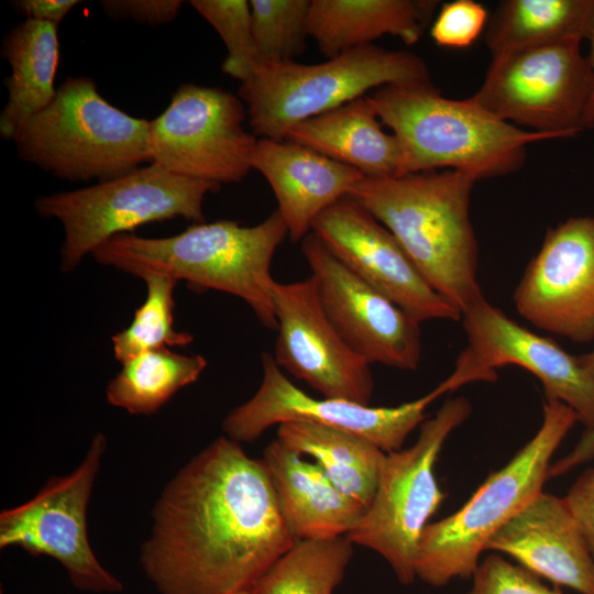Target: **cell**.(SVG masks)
I'll list each match as a JSON object with an SVG mask.
<instances>
[{
	"label": "cell",
	"mask_w": 594,
	"mask_h": 594,
	"mask_svg": "<svg viewBox=\"0 0 594 594\" xmlns=\"http://www.w3.org/2000/svg\"><path fill=\"white\" fill-rule=\"evenodd\" d=\"M140 563L158 594L251 588L296 541L262 459L221 437L166 484Z\"/></svg>",
	"instance_id": "1"
},
{
	"label": "cell",
	"mask_w": 594,
	"mask_h": 594,
	"mask_svg": "<svg viewBox=\"0 0 594 594\" xmlns=\"http://www.w3.org/2000/svg\"><path fill=\"white\" fill-rule=\"evenodd\" d=\"M476 180L448 169L363 177L349 196L396 238L428 284L461 315L485 297L470 218Z\"/></svg>",
	"instance_id": "2"
},
{
	"label": "cell",
	"mask_w": 594,
	"mask_h": 594,
	"mask_svg": "<svg viewBox=\"0 0 594 594\" xmlns=\"http://www.w3.org/2000/svg\"><path fill=\"white\" fill-rule=\"evenodd\" d=\"M288 235L277 210L245 227L231 220L198 222L167 238L116 235L91 255L97 263L135 277L167 275L202 293L218 290L242 299L258 321L277 329L271 273L278 246Z\"/></svg>",
	"instance_id": "3"
},
{
	"label": "cell",
	"mask_w": 594,
	"mask_h": 594,
	"mask_svg": "<svg viewBox=\"0 0 594 594\" xmlns=\"http://www.w3.org/2000/svg\"><path fill=\"white\" fill-rule=\"evenodd\" d=\"M369 98L399 143V175L448 168L476 182L504 176L521 168L529 144L559 139L499 120L469 98H446L431 80L386 85Z\"/></svg>",
	"instance_id": "4"
},
{
	"label": "cell",
	"mask_w": 594,
	"mask_h": 594,
	"mask_svg": "<svg viewBox=\"0 0 594 594\" xmlns=\"http://www.w3.org/2000/svg\"><path fill=\"white\" fill-rule=\"evenodd\" d=\"M576 421L569 406L546 399L542 424L530 441L491 473L461 508L426 526L415 560L416 578L432 586L472 578L491 537L542 492L551 458Z\"/></svg>",
	"instance_id": "5"
},
{
	"label": "cell",
	"mask_w": 594,
	"mask_h": 594,
	"mask_svg": "<svg viewBox=\"0 0 594 594\" xmlns=\"http://www.w3.org/2000/svg\"><path fill=\"white\" fill-rule=\"evenodd\" d=\"M150 121L111 105L96 82L68 77L15 132L18 156L69 182H107L152 163Z\"/></svg>",
	"instance_id": "6"
},
{
	"label": "cell",
	"mask_w": 594,
	"mask_h": 594,
	"mask_svg": "<svg viewBox=\"0 0 594 594\" xmlns=\"http://www.w3.org/2000/svg\"><path fill=\"white\" fill-rule=\"evenodd\" d=\"M430 80L427 64L417 54L370 44L319 64H263L241 82L239 97L246 103L253 134L283 141L293 125L371 89Z\"/></svg>",
	"instance_id": "7"
},
{
	"label": "cell",
	"mask_w": 594,
	"mask_h": 594,
	"mask_svg": "<svg viewBox=\"0 0 594 594\" xmlns=\"http://www.w3.org/2000/svg\"><path fill=\"white\" fill-rule=\"evenodd\" d=\"M220 187L150 163L89 187L41 196L35 210L61 222V268L68 273L111 238L141 226L177 217L204 222V200Z\"/></svg>",
	"instance_id": "8"
},
{
	"label": "cell",
	"mask_w": 594,
	"mask_h": 594,
	"mask_svg": "<svg viewBox=\"0 0 594 594\" xmlns=\"http://www.w3.org/2000/svg\"><path fill=\"white\" fill-rule=\"evenodd\" d=\"M471 410L464 397L448 399L433 417L424 420L410 448L386 453L372 504L346 535L353 544L382 556L404 585L416 579L421 534L444 498L435 477L436 461L450 433Z\"/></svg>",
	"instance_id": "9"
},
{
	"label": "cell",
	"mask_w": 594,
	"mask_h": 594,
	"mask_svg": "<svg viewBox=\"0 0 594 594\" xmlns=\"http://www.w3.org/2000/svg\"><path fill=\"white\" fill-rule=\"evenodd\" d=\"M581 40L526 48L492 58L469 99L499 120L559 139L585 130L594 74Z\"/></svg>",
	"instance_id": "10"
},
{
	"label": "cell",
	"mask_w": 594,
	"mask_h": 594,
	"mask_svg": "<svg viewBox=\"0 0 594 594\" xmlns=\"http://www.w3.org/2000/svg\"><path fill=\"white\" fill-rule=\"evenodd\" d=\"M107 449L97 433L80 464L52 476L28 502L0 514V548L19 547L31 556L55 559L79 591L117 594L122 582L95 556L87 532V507Z\"/></svg>",
	"instance_id": "11"
},
{
	"label": "cell",
	"mask_w": 594,
	"mask_h": 594,
	"mask_svg": "<svg viewBox=\"0 0 594 594\" xmlns=\"http://www.w3.org/2000/svg\"><path fill=\"white\" fill-rule=\"evenodd\" d=\"M263 377L255 394L222 421L226 437L253 442L268 428L289 421L323 425L363 437L385 453L403 449L408 435L424 422L427 407L465 385L455 372L425 396L395 407H371L343 398H314L298 388L275 363L262 355Z\"/></svg>",
	"instance_id": "12"
},
{
	"label": "cell",
	"mask_w": 594,
	"mask_h": 594,
	"mask_svg": "<svg viewBox=\"0 0 594 594\" xmlns=\"http://www.w3.org/2000/svg\"><path fill=\"white\" fill-rule=\"evenodd\" d=\"M242 99L220 88L182 85L150 121L152 163L196 180L240 183L252 169L257 142L243 123Z\"/></svg>",
	"instance_id": "13"
},
{
	"label": "cell",
	"mask_w": 594,
	"mask_h": 594,
	"mask_svg": "<svg viewBox=\"0 0 594 594\" xmlns=\"http://www.w3.org/2000/svg\"><path fill=\"white\" fill-rule=\"evenodd\" d=\"M468 345L455 366L475 382H493L497 367L520 366L542 384L546 399L569 406L586 430H594V373L580 355L535 333L485 298L462 314Z\"/></svg>",
	"instance_id": "14"
},
{
	"label": "cell",
	"mask_w": 594,
	"mask_h": 594,
	"mask_svg": "<svg viewBox=\"0 0 594 594\" xmlns=\"http://www.w3.org/2000/svg\"><path fill=\"white\" fill-rule=\"evenodd\" d=\"M301 252L320 305L344 342L367 363L413 371L422 355L420 322L370 286L310 232Z\"/></svg>",
	"instance_id": "15"
},
{
	"label": "cell",
	"mask_w": 594,
	"mask_h": 594,
	"mask_svg": "<svg viewBox=\"0 0 594 594\" xmlns=\"http://www.w3.org/2000/svg\"><path fill=\"white\" fill-rule=\"evenodd\" d=\"M517 312L576 343L594 340V217L550 228L514 292Z\"/></svg>",
	"instance_id": "16"
},
{
	"label": "cell",
	"mask_w": 594,
	"mask_h": 594,
	"mask_svg": "<svg viewBox=\"0 0 594 594\" xmlns=\"http://www.w3.org/2000/svg\"><path fill=\"white\" fill-rule=\"evenodd\" d=\"M311 232L350 271L420 323L461 320V312L428 284L391 231L352 197L324 209Z\"/></svg>",
	"instance_id": "17"
},
{
	"label": "cell",
	"mask_w": 594,
	"mask_h": 594,
	"mask_svg": "<svg viewBox=\"0 0 594 594\" xmlns=\"http://www.w3.org/2000/svg\"><path fill=\"white\" fill-rule=\"evenodd\" d=\"M273 299L275 363L323 397L369 405L374 388L371 364L344 342L327 318L312 276L276 282Z\"/></svg>",
	"instance_id": "18"
},
{
	"label": "cell",
	"mask_w": 594,
	"mask_h": 594,
	"mask_svg": "<svg viewBox=\"0 0 594 594\" xmlns=\"http://www.w3.org/2000/svg\"><path fill=\"white\" fill-rule=\"evenodd\" d=\"M537 576L594 594V558L565 498L540 492L488 540Z\"/></svg>",
	"instance_id": "19"
},
{
	"label": "cell",
	"mask_w": 594,
	"mask_h": 594,
	"mask_svg": "<svg viewBox=\"0 0 594 594\" xmlns=\"http://www.w3.org/2000/svg\"><path fill=\"white\" fill-rule=\"evenodd\" d=\"M252 169L270 184L293 242L302 241L315 219L364 177L305 145L266 138L257 139Z\"/></svg>",
	"instance_id": "20"
},
{
	"label": "cell",
	"mask_w": 594,
	"mask_h": 594,
	"mask_svg": "<svg viewBox=\"0 0 594 594\" xmlns=\"http://www.w3.org/2000/svg\"><path fill=\"white\" fill-rule=\"evenodd\" d=\"M301 457L276 438L262 458L290 532L296 540L346 536L366 508Z\"/></svg>",
	"instance_id": "21"
},
{
	"label": "cell",
	"mask_w": 594,
	"mask_h": 594,
	"mask_svg": "<svg viewBox=\"0 0 594 594\" xmlns=\"http://www.w3.org/2000/svg\"><path fill=\"white\" fill-rule=\"evenodd\" d=\"M284 140L351 166L364 177H393L400 172L399 143L382 129L369 96L293 125Z\"/></svg>",
	"instance_id": "22"
},
{
	"label": "cell",
	"mask_w": 594,
	"mask_h": 594,
	"mask_svg": "<svg viewBox=\"0 0 594 594\" xmlns=\"http://www.w3.org/2000/svg\"><path fill=\"white\" fill-rule=\"evenodd\" d=\"M438 6L436 0H311L308 33L328 58L386 34L413 45Z\"/></svg>",
	"instance_id": "23"
},
{
	"label": "cell",
	"mask_w": 594,
	"mask_h": 594,
	"mask_svg": "<svg viewBox=\"0 0 594 594\" xmlns=\"http://www.w3.org/2000/svg\"><path fill=\"white\" fill-rule=\"evenodd\" d=\"M1 57L11 74L3 81L9 97L0 114V135L13 140L18 129L56 97L57 25L25 19L2 38Z\"/></svg>",
	"instance_id": "24"
},
{
	"label": "cell",
	"mask_w": 594,
	"mask_h": 594,
	"mask_svg": "<svg viewBox=\"0 0 594 594\" xmlns=\"http://www.w3.org/2000/svg\"><path fill=\"white\" fill-rule=\"evenodd\" d=\"M277 439L301 455L308 454L332 483L366 509L378 485L386 453L351 432L305 421L278 426Z\"/></svg>",
	"instance_id": "25"
},
{
	"label": "cell",
	"mask_w": 594,
	"mask_h": 594,
	"mask_svg": "<svg viewBox=\"0 0 594 594\" xmlns=\"http://www.w3.org/2000/svg\"><path fill=\"white\" fill-rule=\"evenodd\" d=\"M594 0H505L484 38L492 58L569 40H587Z\"/></svg>",
	"instance_id": "26"
},
{
	"label": "cell",
	"mask_w": 594,
	"mask_h": 594,
	"mask_svg": "<svg viewBox=\"0 0 594 594\" xmlns=\"http://www.w3.org/2000/svg\"><path fill=\"white\" fill-rule=\"evenodd\" d=\"M207 366L199 354L187 355L168 348L144 351L122 364L109 382L110 405L132 415H152L178 391L196 382Z\"/></svg>",
	"instance_id": "27"
},
{
	"label": "cell",
	"mask_w": 594,
	"mask_h": 594,
	"mask_svg": "<svg viewBox=\"0 0 594 594\" xmlns=\"http://www.w3.org/2000/svg\"><path fill=\"white\" fill-rule=\"evenodd\" d=\"M353 556L346 536L300 539L250 588L255 594H333Z\"/></svg>",
	"instance_id": "28"
},
{
	"label": "cell",
	"mask_w": 594,
	"mask_h": 594,
	"mask_svg": "<svg viewBox=\"0 0 594 594\" xmlns=\"http://www.w3.org/2000/svg\"><path fill=\"white\" fill-rule=\"evenodd\" d=\"M146 297L134 311L129 326L112 336L114 358L121 364L154 349L186 346L194 337L174 327V292L178 282L167 275L150 274L142 278Z\"/></svg>",
	"instance_id": "29"
},
{
	"label": "cell",
	"mask_w": 594,
	"mask_h": 594,
	"mask_svg": "<svg viewBox=\"0 0 594 594\" xmlns=\"http://www.w3.org/2000/svg\"><path fill=\"white\" fill-rule=\"evenodd\" d=\"M311 0L250 1L252 32L263 64L295 62L306 50Z\"/></svg>",
	"instance_id": "30"
},
{
	"label": "cell",
	"mask_w": 594,
	"mask_h": 594,
	"mask_svg": "<svg viewBox=\"0 0 594 594\" xmlns=\"http://www.w3.org/2000/svg\"><path fill=\"white\" fill-rule=\"evenodd\" d=\"M189 3L213 26L228 50L222 70L241 82L250 78L263 65L252 32L250 1L191 0Z\"/></svg>",
	"instance_id": "31"
},
{
	"label": "cell",
	"mask_w": 594,
	"mask_h": 594,
	"mask_svg": "<svg viewBox=\"0 0 594 594\" xmlns=\"http://www.w3.org/2000/svg\"><path fill=\"white\" fill-rule=\"evenodd\" d=\"M472 580L466 594H564L560 586H547L539 576L498 553L480 562Z\"/></svg>",
	"instance_id": "32"
},
{
	"label": "cell",
	"mask_w": 594,
	"mask_h": 594,
	"mask_svg": "<svg viewBox=\"0 0 594 594\" xmlns=\"http://www.w3.org/2000/svg\"><path fill=\"white\" fill-rule=\"evenodd\" d=\"M487 20V11L481 3L455 0L441 7L430 34L439 46L465 48L481 35Z\"/></svg>",
	"instance_id": "33"
},
{
	"label": "cell",
	"mask_w": 594,
	"mask_h": 594,
	"mask_svg": "<svg viewBox=\"0 0 594 594\" xmlns=\"http://www.w3.org/2000/svg\"><path fill=\"white\" fill-rule=\"evenodd\" d=\"M182 6L180 0H103L100 2L105 13L112 19H128L148 25L172 22Z\"/></svg>",
	"instance_id": "34"
},
{
	"label": "cell",
	"mask_w": 594,
	"mask_h": 594,
	"mask_svg": "<svg viewBox=\"0 0 594 594\" xmlns=\"http://www.w3.org/2000/svg\"><path fill=\"white\" fill-rule=\"evenodd\" d=\"M564 498L594 558V468L576 479Z\"/></svg>",
	"instance_id": "35"
},
{
	"label": "cell",
	"mask_w": 594,
	"mask_h": 594,
	"mask_svg": "<svg viewBox=\"0 0 594 594\" xmlns=\"http://www.w3.org/2000/svg\"><path fill=\"white\" fill-rule=\"evenodd\" d=\"M12 8L26 20L58 25L68 12L81 3L78 0H15Z\"/></svg>",
	"instance_id": "36"
},
{
	"label": "cell",
	"mask_w": 594,
	"mask_h": 594,
	"mask_svg": "<svg viewBox=\"0 0 594 594\" xmlns=\"http://www.w3.org/2000/svg\"><path fill=\"white\" fill-rule=\"evenodd\" d=\"M583 363L594 373V350L580 355ZM594 458V430H586L574 449L549 468V477L563 475L575 466Z\"/></svg>",
	"instance_id": "37"
},
{
	"label": "cell",
	"mask_w": 594,
	"mask_h": 594,
	"mask_svg": "<svg viewBox=\"0 0 594 594\" xmlns=\"http://www.w3.org/2000/svg\"><path fill=\"white\" fill-rule=\"evenodd\" d=\"M587 40L590 41V45H591L587 59L591 65L592 72L594 74V25L592 28V31ZM584 124H585V129H594V92L586 110Z\"/></svg>",
	"instance_id": "38"
},
{
	"label": "cell",
	"mask_w": 594,
	"mask_h": 594,
	"mask_svg": "<svg viewBox=\"0 0 594 594\" xmlns=\"http://www.w3.org/2000/svg\"><path fill=\"white\" fill-rule=\"evenodd\" d=\"M230 594H255V593L252 590L248 588V590H241V591L230 593Z\"/></svg>",
	"instance_id": "39"
}]
</instances>
